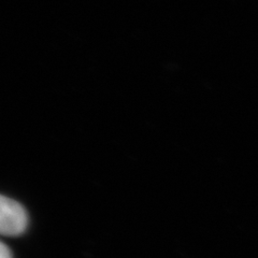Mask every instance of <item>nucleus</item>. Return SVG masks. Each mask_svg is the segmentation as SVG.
Here are the masks:
<instances>
[{
  "label": "nucleus",
  "mask_w": 258,
  "mask_h": 258,
  "mask_svg": "<svg viewBox=\"0 0 258 258\" xmlns=\"http://www.w3.org/2000/svg\"><path fill=\"white\" fill-rule=\"evenodd\" d=\"M28 215L24 207L11 198L0 199V231L7 237H18L25 232Z\"/></svg>",
  "instance_id": "1"
},
{
  "label": "nucleus",
  "mask_w": 258,
  "mask_h": 258,
  "mask_svg": "<svg viewBox=\"0 0 258 258\" xmlns=\"http://www.w3.org/2000/svg\"><path fill=\"white\" fill-rule=\"evenodd\" d=\"M0 258H13L10 248L5 243H2V245H0Z\"/></svg>",
  "instance_id": "2"
}]
</instances>
